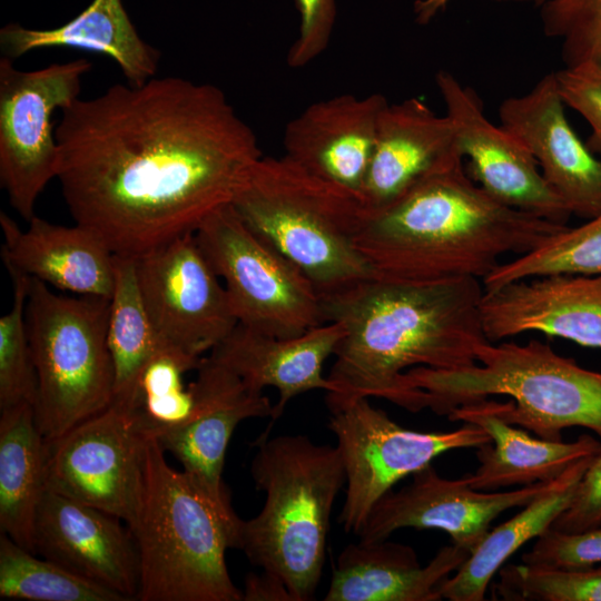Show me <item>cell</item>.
Segmentation results:
<instances>
[{
	"label": "cell",
	"mask_w": 601,
	"mask_h": 601,
	"mask_svg": "<svg viewBox=\"0 0 601 601\" xmlns=\"http://www.w3.org/2000/svg\"><path fill=\"white\" fill-rule=\"evenodd\" d=\"M109 313L110 298L58 295L30 278L26 323L38 381L36 420L46 442L102 412L114 400Z\"/></svg>",
	"instance_id": "cell-8"
},
{
	"label": "cell",
	"mask_w": 601,
	"mask_h": 601,
	"mask_svg": "<svg viewBox=\"0 0 601 601\" xmlns=\"http://www.w3.org/2000/svg\"><path fill=\"white\" fill-rule=\"evenodd\" d=\"M119 518L46 490L35 523V553L122 595L137 600L138 553Z\"/></svg>",
	"instance_id": "cell-18"
},
{
	"label": "cell",
	"mask_w": 601,
	"mask_h": 601,
	"mask_svg": "<svg viewBox=\"0 0 601 601\" xmlns=\"http://www.w3.org/2000/svg\"><path fill=\"white\" fill-rule=\"evenodd\" d=\"M146 437L126 407L111 404L46 442L47 489L134 522L144 482Z\"/></svg>",
	"instance_id": "cell-12"
},
{
	"label": "cell",
	"mask_w": 601,
	"mask_h": 601,
	"mask_svg": "<svg viewBox=\"0 0 601 601\" xmlns=\"http://www.w3.org/2000/svg\"><path fill=\"white\" fill-rule=\"evenodd\" d=\"M551 274L601 275V211L584 224L563 230L536 248L500 263L483 278L485 290Z\"/></svg>",
	"instance_id": "cell-32"
},
{
	"label": "cell",
	"mask_w": 601,
	"mask_h": 601,
	"mask_svg": "<svg viewBox=\"0 0 601 601\" xmlns=\"http://www.w3.org/2000/svg\"><path fill=\"white\" fill-rule=\"evenodd\" d=\"M484 285L474 277L403 282L371 277L321 296L325 322L345 333L327 378L329 411L356 398L380 397L410 412L427 408L424 391L405 373L417 366L455 370L476 364L487 342L481 318Z\"/></svg>",
	"instance_id": "cell-2"
},
{
	"label": "cell",
	"mask_w": 601,
	"mask_h": 601,
	"mask_svg": "<svg viewBox=\"0 0 601 601\" xmlns=\"http://www.w3.org/2000/svg\"><path fill=\"white\" fill-rule=\"evenodd\" d=\"M196 371L190 383L196 398L193 416L154 440L183 464V472L203 492L217 503L230 504L221 477L230 437L244 420L272 417L274 405L211 355L201 357Z\"/></svg>",
	"instance_id": "cell-17"
},
{
	"label": "cell",
	"mask_w": 601,
	"mask_h": 601,
	"mask_svg": "<svg viewBox=\"0 0 601 601\" xmlns=\"http://www.w3.org/2000/svg\"><path fill=\"white\" fill-rule=\"evenodd\" d=\"M593 456L573 463L562 473L552 490L524 505L508 521L490 529L454 574L441 582V598L450 601H483L490 582L510 556L551 528L568 509Z\"/></svg>",
	"instance_id": "cell-27"
},
{
	"label": "cell",
	"mask_w": 601,
	"mask_h": 601,
	"mask_svg": "<svg viewBox=\"0 0 601 601\" xmlns=\"http://www.w3.org/2000/svg\"><path fill=\"white\" fill-rule=\"evenodd\" d=\"M3 264L55 288L80 296L110 298L115 254L88 228L62 226L33 216L26 230L0 213Z\"/></svg>",
	"instance_id": "cell-23"
},
{
	"label": "cell",
	"mask_w": 601,
	"mask_h": 601,
	"mask_svg": "<svg viewBox=\"0 0 601 601\" xmlns=\"http://www.w3.org/2000/svg\"><path fill=\"white\" fill-rule=\"evenodd\" d=\"M60 112L63 199L115 255L137 257L195 234L263 156L220 88L181 77L116 83Z\"/></svg>",
	"instance_id": "cell-1"
},
{
	"label": "cell",
	"mask_w": 601,
	"mask_h": 601,
	"mask_svg": "<svg viewBox=\"0 0 601 601\" xmlns=\"http://www.w3.org/2000/svg\"><path fill=\"white\" fill-rule=\"evenodd\" d=\"M299 16L298 37L287 53L290 68H304L328 47L336 21V0H294Z\"/></svg>",
	"instance_id": "cell-38"
},
{
	"label": "cell",
	"mask_w": 601,
	"mask_h": 601,
	"mask_svg": "<svg viewBox=\"0 0 601 601\" xmlns=\"http://www.w3.org/2000/svg\"><path fill=\"white\" fill-rule=\"evenodd\" d=\"M243 592V591H242ZM244 601H295L286 583L276 574L263 570L248 573L244 581Z\"/></svg>",
	"instance_id": "cell-40"
},
{
	"label": "cell",
	"mask_w": 601,
	"mask_h": 601,
	"mask_svg": "<svg viewBox=\"0 0 601 601\" xmlns=\"http://www.w3.org/2000/svg\"><path fill=\"white\" fill-rule=\"evenodd\" d=\"M195 237L224 282L238 324L279 338L326 324L322 297L312 282L253 231L231 204L210 214Z\"/></svg>",
	"instance_id": "cell-9"
},
{
	"label": "cell",
	"mask_w": 601,
	"mask_h": 601,
	"mask_svg": "<svg viewBox=\"0 0 601 601\" xmlns=\"http://www.w3.org/2000/svg\"><path fill=\"white\" fill-rule=\"evenodd\" d=\"M560 476L519 490L480 491L471 487L464 477H442L431 464L414 473L408 485L388 491L374 505L357 535L376 541L388 539L403 528L437 529L471 553L497 515L524 506L552 490Z\"/></svg>",
	"instance_id": "cell-15"
},
{
	"label": "cell",
	"mask_w": 601,
	"mask_h": 601,
	"mask_svg": "<svg viewBox=\"0 0 601 601\" xmlns=\"http://www.w3.org/2000/svg\"><path fill=\"white\" fill-rule=\"evenodd\" d=\"M387 102L376 92L343 93L309 105L286 125L284 156L359 199L378 117Z\"/></svg>",
	"instance_id": "cell-20"
},
{
	"label": "cell",
	"mask_w": 601,
	"mask_h": 601,
	"mask_svg": "<svg viewBox=\"0 0 601 601\" xmlns=\"http://www.w3.org/2000/svg\"><path fill=\"white\" fill-rule=\"evenodd\" d=\"M543 0H540L539 4L542 2Z\"/></svg>",
	"instance_id": "cell-42"
},
{
	"label": "cell",
	"mask_w": 601,
	"mask_h": 601,
	"mask_svg": "<svg viewBox=\"0 0 601 601\" xmlns=\"http://www.w3.org/2000/svg\"><path fill=\"white\" fill-rule=\"evenodd\" d=\"M328 428L336 436L346 474L338 522L345 532L356 535L374 505L397 482L449 451L479 449L491 442L482 427L471 423L446 432L404 427L366 397L332 410Z\"/></svg>",
	"instance_id": "cell-10"
},
{
	"label": "cell",
	"mask_w": 601,
	"mask_h": 601,
	"mask_svg": "<svg viewBox=\"0 0 601 601\" xmlns=\"http://www.w3.org/2000/svg\"><path fill=\"white\" fill-rule=\"evenodd\" d=\"M201 357L168 345H160L147 361L129 400L112 401L128 411L135 428L146 439L185 424L194 414L195 393L184 375L196 370Z\"/></svg>",
	"instance_id": "cell-30"
},
{
	"label": "cell",
	"mask_w": 601,
	"mask_h": 601,
	"mask_svg": "<svg viewBox=\"0 0 601 601\" xmlns=\"http://www.w3.org/2000/svg\"><path fill=\"white\" fill-rule=\"evenodd\" d=\"M481 318L491 343L539 332L601 348V275L551 274L484 289Z\"/></svg>",
	"instance_id": "cell-19"
},
{
	"label": "cell",
	"mask_w": 601,
	"mask_h": 601,
	"mask_svg": "<svg viewBox=\"0 0 601 601\" xmlns=\"http://www.w3.org/2000/svg\"><path fill=\"white\" fill-rule=\"evenodd\" d=\"M107 341L115 371L112 401L125 402L142 367L161 345L140 294L135 257L115 255Z\"/></svg>",
	"instance_id": "cell-29"
},
{
	"label": "cell",
	"mask_w": 601,
	"mask_h": 601,
	"mask_svg": "<svg viewBox=\"0 0 601 601\" xmlns=\"http://www.w3.org/2000/svg\"><path fill=\"white\" fill-rule=\"evenodd\" d=\"M344 333L342 324L329 322L302 335L279 338L237 324L209 355L237 374L252 392L263 393L268 386L277 390L273 423L295 396L313 390L333 392L323 366Z\"/></svg>",
	"instance_id": "cell-22"
},
{
	"label": "cell",
	"mask_w": 601,
	"mask_h": 601,
	"mask_svg": "<svg viewBox=\"0 0 601 601\" xmlns=\"http://www.w3.org/2000/svg\"><path fill=\"white\" fill-rule=\"evenodd\" d=\"M450 0H416L414 3L415 20L418 23H428L441 10H443ZM499 1H515L530 2L539 4L540 0H499Z\"/></svg>",
	"instance_id": "cell-41"
},
{
	"label": "cell",
	"mask_w": 601,
	"mask_h": 601,
	"mask_svg": "<svg viewBox=\"0 0 601 601\" xmlns=\"http://www.w3.org/2000/svg\"><path fill=\"white\" fill-rule=\"evenodd\" d=\"M463 160L452 120L418 98L387 102L359 195L364 210L380 209L433 171Z\"/></svg>",
	"instance_id": "cell-21"
},
{
	"label": "cell",
	"mask_w": 601,
	"mask_h": 601,
	"mask_svg": "<svg viewBox=\"0 0 601 601\" xmlns=\"http://www.w3.org/2000/svg\"><path fill=\"white\" fill-rule=\"evenodd\" d=\"M524 564L550 569H581L601 563V521L578 532L549 528L522 554Z\"/></svg>",
	"instance_id": "cell-36"
},
{
	"label": "cell",
	"mask_w": 601,
	"mask_h": 601,
	"mask_svg": "<svg viewBox=\"0 0 601 601\" xmlns=\"http://www.w3.org/2000/svg\"><path fill=\"white\" fill-rule=\"evenodd\" d=\"M447 417L477 425L491 437L490 443L477 449L479 467L463 476L471 487L480 491L550 482L573 463L601 451V442L590 435L573 442L532 436L525 428L500 417L489 398L462 405Z\"/></svg>",
	"instance_id": "cell-25"
},
{
	"label": "cell",
	"mask_w": 601,
	"mask_h": 601,
	"mask_svg": "<svg viewBox=\"0 0 601 601\" xmlns=\"http://www.w3.org/2000/svg\"><path fill=\"white\" fill-rule=\"evenodd\" d=\"M76 48L112 59L129 85L156 77L159 51L138 33L122 0H92L73 19L52 29H30L8 23L0 29L2 57L13 61L43 48Z\"/></svg>",
	"instance_id": "cell-26"
},
{
	"label": "cell",
	"mask_w": 601,
	"mask_h": 601,
	"mask_svg": "<svg viewBox=\"0 0 601 601\" xmlns=\"http://www.w3.org/2000/svg\"><path fill=\"white\" fill-rule=\"evenodd\" d=\"M491 589L492 600L601 601V565L550 569L504 564Z\"/></svg>",
	"instance_id": "cell-34"
},
{
	"label": "cell",
	"mask_w": 601,
	"mask_h": 601,
	"mask_svg": "<svg viewBox=\"0 0 601 601\" xmlns=\"http://www.w3.org/2000/svg\"><path fill=\"white\" fill-rule=\"evenodd\" d=\"M454 544L441 548L424 566L406 544L359 539L347 544L333 569L325 601H439V585L469 556Z\"/></svg>",
	"instance_id": "cell-24"
},
{
	"label": "cell",
	"mask_w": 601,
	"mask_h": 601,
	"mask_svg": "<svg viewBox=\"0 0 601 601\" xmlns=\"http://www.w3.org/2000/svg\"><path fill=\"white\" fill-rule=\"evenodd\" d=\"M565 107L550 72L528 92L501 102L500 125L528 148L572 215L589 219L601 211V156L578 136Z\"/></svg>",
	"instance_id": "cell-16"
},
{
	"label": "cell",
	"mask_w": 601,
	"mask_h": 601,
	"mask_svg": "<svg viewBox=\"0 0 601 601\" xmlns=\"http://www.w3.org/2000/svg\"><path fill=\"white\" fill-rule=\"evenodd\" d=\"M250 473L265 493L260 512L242 521L239 546L249 562L278 575L295 601L311 600L325 562L331 514L346 484L337 446L308 436H260Z\"/></svg>",
	"instance_id": "cell-5"
},
{
	"label": "cell",
	"mask_w": 601,
	"mask_h": 601,
	"mask_svg": "<svg viewBox=\"0 0 601 601\" xmlns=\"http://www.w3.org/2000/svg\"><path fill=\"white\" fill-rule=\"evenodd\" d=\"M140 294L162 345L203 357L238 321L221 279L187 234L135 257Z\"/></svg>",
	"instance_id": "cell-13"
},
{
	"label": "cell",
	"mask_w": 601,
	"mask_h": 601,
	"mask_svg": "<svg viewBox=\"0 0 601 601\" xmlns=\"http://www.w3.org/2000/svg\"><path fill=\"white\" fill-rule=\"evenodd\" d=\"M230 204L321 296L374 277L355 245L364 213L359 199L286 156H262Z\"/></svg>",
	"instance_id": "cell-7"
},
{
	"label": "cell",
	"mask_w": 601,
	"mask_h": 601,
	"mask_svg": "<svg viewBox=\"0 0 601 601\" xmlns=\"http://www.w3.org/2000/svg\"><path fill=\"white\" fill-rule=\"evenodd\" d=\"M0 535V595L36 601H127L60 564Z\"/></svg>",
	"instance_id": "cell-31"
},
{
	"label": "cell",
	"mask_w": 601,
	"mask_h": 601,
	"mask_svg": "<svg viewBox=\"0 0 601 601\" xmlns=\"http://www.w3.org/2000/svg\"><path fill=\"white\" fill-rule=\"evenodd\" d=\"M554 72L564 105L578 112L591 128L587 145L601 156V68L584 62Z\"/></svg>",
	"instance_id": "cell-37"
},
{
	"label": "cell",
	"mask_w": 601,
	"mask_h": 601,
	"mask_svg": "<svg viewBox=\"0 0 601 601\" xmlns=\"http://www.w3.org/2000/svg\"><path fill=\"white\" fill-rule=\"evenodd\" d=\"M242 519L184 473L154 439L146 440L140 503L128 526L139 564V601H242L226 564L238 549Z\"/></svg>",
	"instance_id": "cell-4"
},
{
	"label": "cell",
	"mask_w": 601,
	"mask_h": 601,
	"mask_svg": "<svg viewBox=\"0 0 601 601\" xmlns=\"http://www.w3.org/2000/svg\"><path fill=\"white\" fill-rule=\"evenodd\" d=\"M407 384L427 395V408L449 415L455 408L492 395L505 422L536 436L561 441L570 427H584L601 442V373L587 370L536 339L526 344L485 342L476 348V364L436 370L417 366L405 373Z\"/></svg>",
	"instance_id": "cell-6"
},
{
	"label": "cell",
	"mask_w": 601,
	"mask_h": 601,
	"mask_svg": "<svg viewBox=\"0 0 601 601\" xmlns=\"http://www.w3.org/2000/svg\"><path fill=\"white\" fill-rule=\"evenodd\" d=\"M601 521V451L585 470L568 509L551 528L563 532H578Z\"/></svg>",
	"instance_id": "cell-39"
},
{
	"label": "cell",
	"mask_w": 601,
	"mask_h": 601,
	"mask_svg": "<svg viewBox=\"0 0 601 601\" xmlns=\"http://www.w3.org/2000/svg\"><path fill=\"white\" fill-rule=\"evenodd\" d=\"M436 87L452 120L459 148L467 160L470 177L497 201L566 225L572 213L544 179L528 148L503 126L484 114L473 88L446 70L435 75Z\"/></svg>",
	"instance_id": "cell-14"
},
{
	"label": "cell",
	"mask_w": 601,
	"mask_h": 601,
	"mask_svg": "<svg viewBox=\"0 0 601 601\" xmlns=\"http://www.w3.org/2000/svg\"><path fill=\"white\" fill-rule=\"evenodd\" d=\"M565 227L497 201L457 160L364 210L355 245L377 278L483 280L502 256L525 254Z\"/></svg>",
	"instance_id": "cell-3"
},
{
	"label": "cell",
	"mask_w": 601,
	"mask_h": 601,
	"mask_svg": "<svg viewBox=\"0 0 601 601\" xmlns=\"http://www.w3.org/2000/svg\"><path fill=\"white\" fill-rule=\"evenodd\" d=\"M543 32L561 40L564 67L591 62L601 68V0H543Z\"/></svg>",
	"instance_id": "cell-35"
},
{
	"label": "cell",
	"mask_w": 601,
	"mask_h": 601,
	"mask_svg": "<svg viewBox=\"0 0 601 601\" xmlns=\"http://www.w3.org/2000/svg\"><path fill=\"white\" fill-rule=\"evenodd\" d=\"M86 59L20 70L0 58V183L11 207L27 221L50 180L57 177L53 115L80 98Z\"/></svg>",
	"instance_id": "cell-11"
},
{
	"label": "cell",
	"mask_w": 601,
	"mask_h": 601,
	"mask_svg": "<svg viewBox=\"0 0 601 601\" xmlns=\"http://www.w3.org/2000/svg\"><path fill=\"white\" fill-rule=\"evenodd\" d=\"M13 285L10 311L0 317V410L37 402L38 381L26 323L30 276L4 264Z\"/></svg>",
	"instance_id": "cell-33"
},
{
	"label": "cell",
	"mask_w": 601,
	"mask_h": 601,
	"mask_svg": "<svg viewBox=\"0 0 601 601\" xmlns=\"http://www.w3.org/2000/svg\"><path fill=\"white\" fill-rule=\"evenodd\" d=\"M0 413V530L35 553V523L47 490L46 440L31 404Z\"/></svg>",
	"instance_id": "cell-28"
}]
</instances>
